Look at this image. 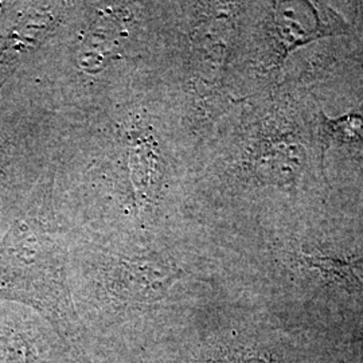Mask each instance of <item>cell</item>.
I'll list each match as a JSON object with an SVG mask.
<instances>
[{"instance_id": "cell-2", "label": "cell", "mask_w": 363, "mask_h": 363, "mask_svg": "<svg viewBox=\"0 0 363 363\" xmlns=\"http://www.w3.org/2000/svg\"><path fill=\"white\" fill-rule=\"evenodd\" d=\"M274 23L281 40L284 57L295 48L325 35L345 34L346 25L325 6L310 1L280 3L276 7Z\"/></svg>"}, {"instance_id": "cell-3", "label": "cell", "mask_w": 363, "mask_h": 363, "mask_svg": "<svg viewBox=\"0 0 363 363\" xmlns=\"http://www.w3.org/2000/svg\"><path fill=\"white\" fill-rule=\"evenodd\" d=\"M312 267H316L325 273H333L335 277L345 280L352 289L363 292V259L352 262H337L335 259H308Z\"/></svg>"}, {"instance_id": "cell-4", "label": "cell", "mask_w": 363, "mask_h": 363, "mask_svg": "<svg viewBox=\"0 0 363 363\" xmlns=\"http://www.w3.org/2000/svg\"><path fill=\"white\" fill-rule=\"evenodd\" d=\"M328 128L333 138L339 142H355L363 139V117L349 115L337 120L328 121Z\"/></svg>"}, {"instance_id": "cell-1", "label": "cell", "mask_w": 363, "mask_h": 363, "mask_svg": "<svg viewBox=\"0 0 363 363\" xmlns=\"http://www.w3.org/2000/svg\"><path fill=\"white\" fill-rule=\"evenodd\" d=\"M0 298L35 307L64 337L77 331L66 286L65 253L49 234L25 223L16 225L0 244Z\"/></svg>"}, {"instance_id": "cell-5", "label": "cell", "mask_w": 363, "mask_h": 363, "mask_svg": "<svg viewBox=\"0 0 363 363\" xmlns=\"http://www.w3.org/2000/svg\"><path fill=\"white\" fill-rule=\"evenodd\" d=\"M242 361H232V363H241ZM250 361H245V363H249Z\"/></svg>"}]
</instances>
